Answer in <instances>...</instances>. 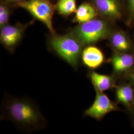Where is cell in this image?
<instances>
[{
  "label": "cell",
  "instance_id": "5bb4252c",
  "mask_svg": "<svg viewBox=\"0 0 134 134\" xmlns=\"http://www.w3.org/2000/svg\"><path fill=\"white\" fill-rule=\"evenodd\" d=\"M116 97L120 102L129 105L134 99V90L129 86H120L117 89Z\"/></svg>",
  "mask_w": 134,
  "mask_h": 134
},
{
  "label": "cell",
  "instance_id": "3957f363",
  "mask_svg": "<svg viewBox=\"0 0 134 134\" xmlns=\"http://www.w3.org/2000/svg\"><path fill=\"white\" fill-rule=\"evenodd\" d=\"M70 32L85 46L106 38L110 33V26L105 20L95 18L79 24Z\"/></svg>",
  "mask_w": 134,
  "mask_h": 134
},
{
  "label": "cell",
  "instance_id": "ac0fdd59",
  "mask_svg": "<svg viewBox=\"0 0 134 134\" xmlns=\"http://www.w3.org/2000/svg\"><path fill=\"white\" fill-rule=\"evenodd\" d=\"M133 79H134V75H133Z\"/></svg>",
  "mask_w": 134,
  "mask_h": 134
},
{
  "label": "cell",
  "instance_id": "8992f818",
  "mask_svg": "<svg viewBox=\"0 0 134 134\" xmlns=\"http://www.w3.org/2000/svg\"><path fill=\"white\" fill-rule=\"evenodd\" d=\"M114 103L103 92L96 91L95 100L92 105L86 109L85 115L96 120H101L107 114L117 110Z\"/></svg>",
  "mask_w": 134,
  "mask_h": 134
},
{
  "label": "cell",
  "instance_id": "9a60e30c",
  "mask_svg": "<svg viewBox=\"0 0 134 134\" xmlns=\"http://www.w3.org/2000/svg\"><path fill=\"white\" fill-rule=\"evenodd\" d=\"M10 5L1 2L0 4V29L9 24L10 14Z\"/></svg>",
  "mask_w": 134,
  "mask_h": 134
},
{
  "label": "cell",
  "instance_id": "2e32d148",
  "mask_svg": "<svg viewBox=\"0 0 134 134\" xmlns=\"http://www.w3.org/2000/svg\"><path fill=\"white\" fill-rule=\"evenodd\" d=\"M26 0H1V2L4 3L6 4L10 5L12 7H15L17 4L19 3L24 2Z\"/></svg>",
  "mask_w": 134,
  "mask_h": 134
},
{
  "label": "cell",
  "instance_id": "277c9868",
  "mask_svg": "<svg viewBox=\"0 0 134 134\" xmlns=\"http://www.w3.org/2000/svg\"><path fill=\"white\" fill-rule=\"evenodd\" d=\"M26 10L35 19L44 24L51 34H56L53 27V17L56 5L50 0H26L15 6Z\"/></svg>",
  "mask_w": 134,
  "mask_h": 134
},
{
  "label": "cell",
  "instance_id": "ba28073f",
  "mask_svg": "<svg viewBox=\"0 0 134 134\" xmlns=\"http://www.w3.org/2000/svg\"><path fill=\"white\" fill-rule=\"evenodd\" d=\"M81 60L84 65L91 69H96L103 63L104 56L99 48L88 46L82 51Z\"/></svg>",
  "mask_w": 134,
  "mask_h": 134
},
{
  "label": "cell",
  "instance_id": "7c38bea8",
  "mask_svg": "<svg viewBox=\"0 0 134 134\" xmlns=\"http://www.w3.org/2000/svg\"><path fill=\"white\" fill-rule=\"evenodd\" d=\"M110 43L113 48L120 51H127L130 48L129 39L124 34L120 32H115L111 35Z\"/></svg>",
  "mask_w": 134,
  "mask_h": 134
},
{
  "label": "cell",
  "instance_id": "52a82bcc",
  "mask_svg": "<svg viewBox=\"0 0 134 134\" xmlns=\"http://www.w3.org/2000/svg\"><path fill=\"white\" fill-rule=\"evenodd\" d=\"M98 13L107 19H120L122 10L118 0H91Z\"/></svg>",
  "mask_w": 134,
  "mask_h": 134
},
{
  "label": "cell",
  "instance_id": "4fadbf2b",
  "mask_svg": "<svg viewBox=\"0 0 134 134\" xmlns=\"http://www.w3.org/2000/svg\"><path fill=\"white\" fill-rule=\"evenodd\" d=\"M76 0H58L56 10L60 15L67 16L77 10Z\"/></svg>",
  "mask_w": 134,
  "mask_h": 134
},
{
  "label": "cell",
  "instance_id": "8fae6325",
  "mask_svg": "<svg viewBox=\"0 0 134 134\" xmlns=\"http://www.w3.org/2000/svg\"><path fill=\"white\" fill-rule=\"evenodd\" d=\"M112 63L115 71H124L129 69L134 65V58L130 54H117L112 58Z\"/></svg>",
  "mask_w": 134,
  "mask_h": 134
},
{
  "label": "cell",
  "instance_id": "9c48e42d",
  "mask_svg": "<svg viewBox=\"0 0 134 134\" xmlns=\"http://www.w3.org/2000/svg\"><path fill=\"white\" fill-rule=\"evenodd\" d=\"M98 14L91 3H83L77 8L72 21L79 24L90 21L96 18Z\"/></svg>",
  "mask_w": 134,
  "mask_h": 134
},
{
  "label": "cell",
  "instance_id": "6da1fadb",
  "mask_svg": "<svg viewBox=\"0 0 134 134\" xmlns=\"http://www.w3.org/2000/svg\"><path fill=\"white\" fill-rule=\"evenodd\" d=\"M1 119L9 120L26 132L42 129L46 121L37 105L25 97L7 96L2 105Z\"/></svg>",
  "mask_w": 134,
  "mask_h": 134
},
{
  "label": "cell",
  "instance_id": "e0dca14e",
  "mask_svg": "<svg viewBox=\"0 0 134 134\" xmlns=\"http://www.w3.org/2000/svg\"><path fill=\"white\" fill-rule=\"evenodd\" d=\"M129 8L131 13L134 15V0H128Z\"/></svg>",
  "mask_w": 134,
  "mask_h": 134
},
{
  "label": "cell",
  "instance_id": "30bf717a",
  "mask_svg": "<svg viewBox=\"0 0 134 134\" xmlns=\"http://www.w3.org/2000/svg\"><path fill=\"white\" fill-rule=\"evenodd\" d=\"M90 77L96 91H105L112 86L113 79L109 76L92 72L90 74Z\"/></svg>",
  "mask_w": 134,
  "mask_h": 134
},
{
  "label": "cell",
  "instance_id": "7a4b0ae2",
  "mask_svg": "<svg viewBox=\"0 0 134 134\" xmlns=\"http://www.w3.org/2000/svg\"><path fill=\"white\" fill-rule=\"evenodd\" d=\"M48 44L49 48L59 57L77 69L84 46L72 34H51Z\"/></svg>",
  "mask_w": 134,
  "mask_h": 134
},
{
  "label": "cell",
  "instance_id": "5b68a950",
  "mask_svg": "<svg viewBox=\"0 0 134 134\" xmlns=\"http://www.w3.org/2000/svg\"><path fill=\"white\" fill-rule=\"evenodd\" d=\"M31 24L5 25L0 29L1 43L10 53H13L21 42L26 29Z\"/></svg>",
  "mask_w": 134,
  "mask_h": 134
}]
</instances>
